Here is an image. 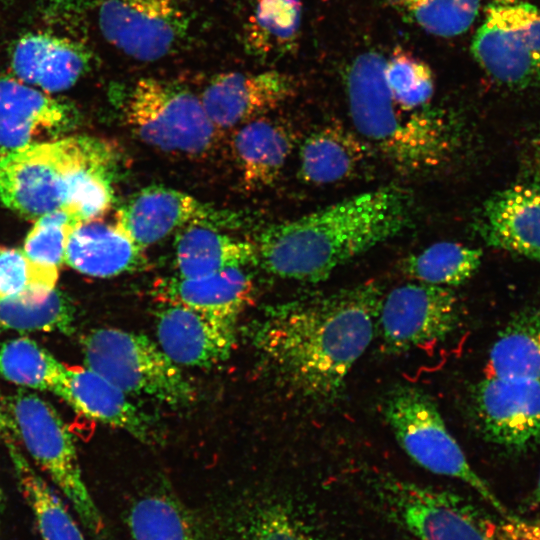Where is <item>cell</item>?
<instances>
[{"label": "cell", "instance_id": "83f0119b", "mask_svg": "<svg viewBox=\"0 0 540 540\" xmlns=\"http://www.w3.org/2000/svg\"><path fill=\"white\" fill-rule=\"evenodd\" d=\"M302 19V0H256L243 25L246 53L259 60L282 56L295 46Z\"/></svg>", "mask_w": 540, "mask_h": 540}, {"label": "cell", "instance_id": "4dcf8cb0", "mask_svg": "<svg viewBox=\"0 0 540 540\" xmlns=\"http://www.w3.org/2000/svg\"><path fill=\"white\" fill-rule=\"evenodd\" d=\"M482 251L457 242H437L405 257L402 272L412 280L426 284L456 287L478 271Z\"/></svg>", "mask_w": 540, "mask_h": 540}, {"label": "cell", "instance_id": "5bb4252c", "mask_svg": "<svg viewBox=\"0 0 540 540\" xmlns=\"http://www.w3.org/2000/svg\"><path fill=\"white\" fill-rule=\"evenodd\" d=\"M115 221L144 250L189 225L234 229L241 224L240 216L232 211L161 185H150L131 195L115 214Z\"/></svg>", "mask_w": 540, "mask_h": 540}, {"label": "cell", "instance_id": "e0dca14e", "mask_svg": "<svg viewBox=\"0 0 540 540\" xmlns=\"http://www.w3.org/2000/svg\"><path fill=\"white\" fill-rule=\"evenodd\" d=\"M474 228L486 245L540 263V186L495 192L481 205Z\"/></svg>", "mask_w": 540, "mask_h": 540}, {"label": "cell", "instance_id": "9a60e30c", "mask_svg": "<svg viewBox=\"0 0 540 540\" xmlns=\"http://www.w3.org/2000/svg\"><path fill=\"white\" fill-rule=\"evenodd\" d=\"M295 80L279 71L215 75L200 99L218 129L241 126L264 116L295 94Z\"/></svg>", "mask_w": 540, "mask_h": 540}, {"label": "cell", "instance_id": "e575fe53", "mask_svg": "<svg viewBox=\"0 0 540 540\" xmlns=\"http://www.w3.org/2000/svg\"><path fill=\"white\" fill-rule=\"evenodd\" d=\"M384 77L396 107L407 115L429 109L434 93L431 69L424 62L406 54L386 61Z\"/></svg>", "mask_w": 540, "mask_h": 540}, {"label": "cell", "instance_id": "1f68e13d", "mask_svg": "<svg viewBox=\"0 0 540 540\" xmlns=\"http://www.w3.org/2000/svg\"><path fill=\"white\" fill-rule=\"evenodd\" d=\"M73 322L71 304L55 289L0 297V332L57 330L70 334Z\"/></svg>", "mask_w": 540, "mask_h": 540}, {"label": "cell", "instance_id": "7c38bea8", "mask_svg": "<svg viewBox=\"0 0 540 540\" xmlns=\"http://www.w3.org/2000/svg\"><path fill=\"white\" fill-rule=\"evenodd\" d=\"M460 323L451 288L409 282L383 295L376 333L389 352L401 353L444 341Z\"/></svg>", "mask_w": 540, "mask_h": 540}, {"label": "cell", "instance_id": "52a82bcc", "mask_svg": "<svg viewBox=\"0 0 540 540\" xmlns=\"http://www.w3.org/2000/svg\"><path fill=\"white\" fill-rule=\"evenodd\" d=\"M11 427L50 475L93 540H115L82 477L72 436L54 407L20 390L8 398Z\"/></svg>", "mask_w": 540, "mask_h": 540}, {"label": "cell", "instance_id": "7a4b0ae2", "mask_svg": "<svg viewBox=\"0 0 540 540\" xmlns=\"http://www.w3.org/2000/svg\"><path fill=\"white\" fill-rule=\"evenodd\" d=\"M412 194L383 186L266 227L256 241L257 264L282 279L317 283L412 222Z\"/></svg>", "mask_w": 540, "mask_h": 540}, {"label": "cell", "instance_id": "7bdbcfd3", "mask_svg": "<svg viewBox=\"0 0 540 540\" xmlns=\"http://www.w3.org/2000/svg\"><path fill=\"white\" fill-rule=\"evenodd\" d=\"M538 137H540V133H539V136H538Z\"/></svg>", "mask_w": 540, "mask_h": 540}, {"label": "cell", "instance_id": "74e56055", "mask_svg": "<svg viewBox=\"0 0 540 540\" xmlns=\"http://www.w3.org/2000/svg\"><path fill=\"white\" fill-rule=\"evenodd\" d=\"M500 540H540V518L528 519L514 514L501 516Z\"/></svg>", "mask_w": 540, "mask_h": 540}, {"label": "cell", "instance_id": "8992f818", "mask_svg": "<svg viewBox=\"0 0 540 540\" xmlns=\"http://www.w3.org/2000/svg\"><path fill=\"white\" fill-rule=\"evenodd\" d=\"M83 351L86 367L128 396H145L176 407L195 399V389L180 366L143 334L96 329L85 337Z\"/></svg>", "mask_w": 540, "mask_h": 540}, {"label": "cell", "instance_id": "4fadbf2b", "mask_svg": "<svg viewBox=\"0 0 540 540\" xmlns=\"http://www.w3.org/2000/svg\"><path fill=\"white\" fill-rule=\"evenodd\" d=\"M483 437L512 455L540 445V381L488 375L472 391Z\"/></svg>", "mask_w": 540, "mask_h": 540}, {"label": "cell", "instance_id": "60d3db41", "mask_svg": "<svg viewBox=\"0 0 540 540\" xmlns=\"http://www.w3.org/2000/svg\"><path fill=\"white\" fill-rule=\"evenodd\" d=\"M535 152V170L538 180L540 181V137H538V144Z\"/></svg>", "mask_w": 540, "mask_h": 540}, {"label": "cell", "instance_id": "d590c367", "mask_svg": "<svg viewBox=\"0 0 540 540\" xmlns=\"http://www.w3.org/2000/svg\"><path fill=\"white\" fill-rule=\"evenodd\" d=\"M80 222V218L65 207L38 217L25 240V256L40 268L58 272L65 259L69 235Z\"/></svg>", "mask_w": 540, "mask_h": 540}, {"label": "cell", "instance_id": "cb8c5ba5", "mask_svg": "<svg viewBox=\"0 0 540 540\" xmlns=\"http://www.w3.org/2000/svg\"><path fill=\"white\" fill-rule=\"evenodd\" d=\"M295 144V135L285 123L259 117L235 132L232 148L245 190L265 188L279 177Z\"/></svg>", "mask_w": 540, "mask_h": 540}, {"label": "cell", "instance_id": "484cf974", "mask_svg": "<svg viewBox=\"0 0 540 540\" xmlns=\"http://www.w3.org/2000/svg\"><path fill=\"white\" fill-rule=\"evenodd\" d=\"M489 375L540 381V303L515 312L489 351Z\"/></svg>", "mask_w": 540, "mask_h": 540}, {"label": "cell", "instance_id": "9c48e42d", "mask_svg": "<svg viewBox=\"0 0 540 540\" xmlns=\"http://www.w3.org/2000/svg\"><path fill=\"white\" fill-rule=\"evenodd\" d=\"M374 490L390 518L416 540H500L501 515L452 491L385 475Z\"/></svg>", "mask_w": 540, "mask_h": 540}, {"label": "cell", "instance_id": "b9f144b4", "mask_svg": "<svg viewBox=\"0 0 540 540\" xmlns=\"http://www.w3.org/2000/svg\"><path fill=\"white\" fill-rule=\"evenodd\" d=\"M520 0H493V3L509 5L519 2Z\"/></svg>", "mask_w": 540, "mask_h": 540}, {"label": "cell", "instance_id": "836d02e7", "mask_svg": "<svg viewBox=\"0 0 540 540\" xmlns=\"http://www.w3.org/2000/svg\"><path fill=\"white\" fill-rule=\"evenodd\" d=\"M393 6L426 32L444 38L466 32L476 20L482 0H391Z\"/></svg>", "mask_w": 540, "mask_h": 540}, {"label": "cell", "instance_id": "d6986e66", "mask_svg": "<svg viewBox=\"0 0 540 540\" xmlns=\"http://www.w3.org/2000/svg\"><path fill=\"white\" fill-rule=\"evenodd\" d=\"M92 63V51L85 43L41 31L21 36L10 58L14 77L50 94L72 87Z\"/></svg>", "mask_w": 540, "mask_h": 540}, {"label": "cell", "instance_id": "277c9868", "mask_svg": "<svg viewBox=\"0 0 540 540\" xmlns=\"http://www.w3.org/2000/svg\"><path fill=\"white\" fill-rule=\"evenodd\" d=\"M386 60L375 51L358 55L345 75L354 130L398 171L439 168L460 144L459 128L446 112L429 108L407 115L395 105L384 77Z\"/></svg>", "mask_w": 540, "mask_h": 540}, {"label": "cell", "instance_id": "ffe728a7", "mask_svg": "<svg viewBox=\"0 0 540 540\" xmlns=\"http://www.w3.org/2000/svg\"><path fill=\"white\" fill-rule=\"evenodd\" d=\"M71 105L13 75L0 76V154L44 142L74 119Z\"/></svg>", "mask_w": 540, "mask_h": 540}, {"label": "cell", "instance_id": "d4e9b609", "mask_svg": "<svg viewBox=\"0 0 540 540\" xmlns=\"http://www.w3.org/2000/svg\"><path fill=\"white\" fill-rule=\"evenodd\" d=\"M248 264H257L256 245L222 229L193 224L177 235L175 265L180 277H201Z\"/></svg>", "mask_w": 540, "mask_h": 540}, {"label": "cell", "instance_id": "f1b7e54d", "mask_svg": "<svg viewBox=\"0 0 540 540\" xmlns=\"http://www.w3.org/2000/svg\"><path fill=\"white\" fill-rule=\"evenodd\" d=\"M128 525L132 540H206L198 517L164 491L138 499L130 509Z\"/></svg>", "mask_w": 540, "mask_h": 540}, {"label": "cell", "instance_id": "603a6c76", "mask_svg": "<svg viewBox=\"0 0 540 540\" xmlns=\"http://www.w3.org/2000/svg\"><path fill=\"white\" fill-rule=\"evenodd\" d=\"M373 148L355 130L332 123L310 133L300 148L299 177L307 184L328 185L351 178Z\"/></svg>", "mask_w": 540, "mask_h": 540}, {"label": "cell", "instance_id": "3957f363", "mask_svg": "<svg viewBox=\"0 0 540 540\" xmlns=\"http://www.w3.org/2000/svg\"><path fill=\"white\" fill-rule=\"evenodd\" d=\"M115 146L100 138L72 136L0 154V202L27 217L66 207L81 221L112 205Z\"/></svg>", "mask_w": 540, "mask_h": 540}, {"label": "cell", "instance_id": "d6a6232c", "mask_svg": "<svg viewBox=\"0 0 540 540\" xmlns=\"http://www.w3.org/2000/svg\"><path fill=\"white\" fill-rule=\"evenodd\" d=\"M64 366L28 338L13 339L0 345V376L19 385L53 391Z\"/></svg>", "mask_w": 540, "mask_h": 540}, {"label": "cell", "instance_id": "ab89813d", "mask_svg": "<svg viewBox=\"0 0 540 540\" xmlns=\"http://www.w3.org/2000/svg\"><path fill=\"white\" fill-rule=\"evenodd\" d=\"M7 427H11L10 418L7 417L0 409V433L6 432Z\"/></svg>", "mask_w": 540, "mask_h": 540}, {"label": "cell", "instance_id": "5b68a950", "mask_svg": "<svg viewBox=\"0 0 540 540\" xmlns=\"http://www.w3.org/2000/svg\"><path fill=\"white\" fill-rule=\"evenodd\" d=\"M382 411L400 447L416 464L465 483L499 515L511 514L472 468L436 403L424 390L409 384L396 385L385 395Z\"/></svg>", "mask_w": 540, "mask_h": 540}, {"label": "cell", "instance_id": "6da1fadb", "mask_svg": "<svg viewBox=\"0 0 540 540\" xmlns=\"http://www.w3.org/2000/svg\"><path fill=\"white\" fill-rule=\"evenodd\" d=\"M382 286L366 281L272 308L250 329L252 343L300 396L334 401L376 334Z\"/></svg>", "mask_w": 540, "mask_h": 540}, {"label": "cell", "instance_id": "ba28073f", "mask_svg": "<svg viewBox=\"0 0 540 540\" xmlns=\"http://www.w3.org/2000/svg\"><path fill=\"white\" fill-rule=\"evenodd\" d=\"M124 114L142 142L169 153L203 155L213 148L219 135L200 97L167 80H137L128 93Z\"/></svg>", "mask_w": 540, "mask_h": 540}, {"label": "cell", "instance_id": "f546056e", "mask_svg": "<svg viewBox=\"0 0 540 540\" xmlns=\"http://www.w3.org/2000/svg\"><path fill=\"white\" fill-rule=\"evenodd\" d=\"M7 440L20 488L33 512L42 540H85L60 498L35 472L14 443Z\"/></svg>", "mask_w": 540, "mask_h": 540}, {"label": "cell", "instance_id": "ac0fdd59", "mask_svg": "<svg viewBox=\"0 0 540 540\" xmlns=\"http://www.w3.org/2000/svg\"><path fill=\"white\" fill-rule=\"evenodd\" d=\"M52 392L79 414L121 429L143 443L151 444L159 439L153 419L121 389L87 367L65 365Z\"/></svg>", "mask_w": 540, "mask_h": 540}, {"label": "cell", "instance_id": "7402d4cb", "mask_svg": "<svg viewBox=\"0 0 540 540\" xmlns=\"http://www.w3.org/2000/svg\"><path fill=\"white\" fill-rule=\"evenodd\" d=\"M155 295L165 304L180 305L236 321L251 303L253 282L244 267H232L195 278L178 275L159 280Z\"/></svg>", "mask_w": 540, "mask_h": 540}, {"label": "cell", "instance_id": "f35d334b", "mask_svg": "<svg viewBox=\"0 0 540 540\" xmlns=\"http://www.w3.org/2000/svg\"><path fill=\"white\" fill-rule=\"evenodd\" d=\"M523 506L525 510L540 511V471L537 483L529 496L525 499Z\"/></svg>", "mask_w": 540, "mask_h": 540}, {"label": "cell", "instance_id": "4316f807", "mask_svg": "<svg viewBox=\"0 0 540 540\" xmlns=\"http://www.w3.org/2000/svg\"><path fill=\"white\" fill-rule=\"evenodd\" d=\"M223 528L224 540H320L293 507L273 499L236 507Z\"/></svg>", "mask_w": 540, "mask_h": 540}, {"label": "cell", "instance_id": "2e32d148", "mask_svg": "<svg viewBox=\"0 0 540 540\" xmlns=\"http://www.w3.org/2000/svg\"><path fill=\"white\" fill-rule=\"evenodd\" d=\"M236 323L166 304L156 316L157 343L179 366L211 367L230 357Z\"/></svg>", "mask_w": 540, "mask_h": 540}, {"label": "cell", "instance_id": "30bf717a", "mask_svg": "<svg viewBox=\"0 0 540 540\" xmlns=\"http://www.w3.org/2000/svg\"><path fill=\"white\" fill-rule=\"evenodd\" d=\"M195 22L190 0H100L98 5L104 38L126 56L143 62L187 48Z\"/></svg>", "mask_w": 540, "mask_h": 540}, {"label": "cell", "instance_id": "8fae6325", "mask_svg": "<svg viewBox=\"0 0 540 540\" xmlns=\"http://www.w3.org/2000/svg\"><path fill=\"white\" fill-rule=\"evenodd\" d=\"M471 52L495 81L525 89L540 84V8L526 2L491 3L476 31Z\"/></svg>", "mask_w": 540, "mask_h": 540}, {"label": "cell", "instance_id": "8d00e7d4", "mask_svg": "<svg viewBox=\"0 0 540 540\" xmlns=\"http://www.w3.org/2000/svg\"><path fill=\"white\" fill-rule=\"evenodd\" d=\"M57 276V271L32 264L23 251L0 247V297L52 291Z\"/></svg>", "mask_w": 540, "mask_h": 540}, {"label": "cell", "instance_id": "44dd1931", "mask_svg": "<svg viewBox=\"0 0 540 540\" xmlns=\"http://www.w3.org/2000/svg\"><path fill=\"white\" fill-rule=\"evenodd\" d=\"M80 273L112 277L147 268L144 249L117 222L103 216L80 222L70 233L64 259Z\"/></svg>", "mask_w": 540, "mask_h": 540}]
</instances>
